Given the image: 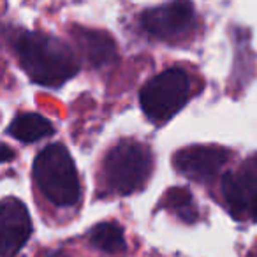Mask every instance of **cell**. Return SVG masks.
Here are the masks:
<instances>
[{
	"instance_id": "8992f818",
	"label": "cell",
	"mask_w": 257,
	"mask_h": 257,
	"mask_svg": "<svg viewBox=\"0 0 257 257\" xmlns=\"http://www.w3.org/2000/svg\"><path fill=\"white\" fill-rule=\"evenodd\" d=\"M194 8L189 0H175L169 4L148 9L141 16V25L157 39H173L192 27Z\"/></svg>"
},
{
	"instance_id": "ba28073f",
	"label": "cell",
	"mask_w": 257,
	"mask_h": 257,
	"mask_svg": "<svg viewBox=\"0 0 257 257\" xmlns=\"http://www.w3.org/2000/svg\"><path fill=\"white\" fill-rule=\"evenodd\" d=\"M229 152L220 147H189L175 155V168L197 182L211 180L227 162Z\"/></svg>"
},
{
	"instance_id": "9c48e42d",
	"label": "cell",
	"mask_w": 257,
	"mask_h": 257,
	"mask_svg": "<svg viewBox=\"0 0 257 257\" xmlns=\"http://www.w3.org/2000/svg\"><path fill=\"white\" fill-rule=\"evenodd\" d=\"M72 36H74V41L81 53L93 67H102V65L111 64L116 57L114 39H111L107 34L100 32V30L74 29Z\"/></svg>"
},
{
	"instance_id": "4fadbf2b",
	"label": "cell",
	"mask_w": 257,
	"mask_h": 257,
	"mask_svg": "<svg viewBox=\"0 0 257 257\" xmlns=\"http://www.w3.org/2000/svg\"><path fill=\"white\" fill-rule=\"evenodd\" d=\"M2 152H4V154H2V161L4 162L11 161V159L15 157V154H13V150L8 147V145H2Z\"/></svg>"
},
{
	"instance_id": "52a82bcc",
	"label": "cell",
	"mask_w": 257,
	"mask_h": 257,
	"mask_svg": "<svg viewBox=\"0 0 257 257\" xmlns=\"http://www.w3.org/2000/svg\"><path fill=\"white\" fill-rule=\"evenodd\" d=\"M2 224V257H16L32 234V220L27 206L20 199H4L0 211Z\"/></svg>"
},
{
	"instance_id": "8fae6325",
	"label": "cell",
	"mask_w": 257,
	"mask_h": 257,
	"mask_svg": "<svg viewBox=\"0 0 257 257\" xmlns=\"http://www.w3.org/2000/svg\"><path fill=\"white\" fill-rule=\"evenodd\" d=\"M90 241L93 246L107 253H120L127 248L123 231L114 222H102V224L95 225L90 232Z\"/></svg>"
},
{
	"instance_id": "3957f363",
	"label": "cell",
	"mask_w": 257,
	"mask_h": 257,
	"mask_svg": "<svg viewBox=\"0 0 257 257\" xmlns=\"http://www.w3.org/2000/svg\"><path fill=\"white\" fill-rule=\"evenodd\" d=\"M152 173V155L145 145L136 141H120L106 155L104 175L113 192L128 196L147 183Z\"/></svg>"
},
{
	"instance_id": "7c38bea8",
	"label": "cell",
	"mask_w": 257,
	"mask_h": 257,
	"mask_svg": "<svg viewBox=\"0 0 257 257\" xmlns=\"http://www.w3.org/2000/svg\"><path fill=\"white\" fill-rule=\"evenodd\" d=\"M166 203L171 208H176V210H183L182 215L185 217L187 208L192 203V197H190V192L187 189H182V187H175L171 189L168 194H166Z\"/></svg>"
},
{
	"instance_id": "30bf717a",
	"label": "cell",
	"mask_w": 257,
	"mask_h": 257,
	"mask_svg": "<svg viewBox=\"0 0 257 257\" xmlns=\"http://www.w3.org/2000/svg\"><path fill=\"white\" fill-rule=\"evenodd\" d=\"M8 133L22 143H36V141L51 136L55 133V128L51 121L41 114L22 113L11 121Z\"/></svg>"
},
{
	"instance_id": "6da1fadb",
	"label": "cell",
	"mask_w": 257,
	"mask_h": 257,
	"mask_svg": "<svg viewBox=\"0 0 257 257\" xmlns=\"http://www.w3.org/2000/svg\"><path fill=\"white\" fill-rule=\"evenodd\" d=\"M15 48L23 71L37 85L60 86L79 69L71 48L46 34L23 32Z\"/></svg>"
},
{
	"instance_id": "5b68a950",
	"label": "cell",
	"mask_w": 257,
	"mask_h": 257,
	"mask_svg": "<svg viewBox=\"0 0 257 257\" xmlns=\"http://www.w3.org/2000/svg\"><path fill=\"white\" fill-rule=\"evenodd\" d=\"M222 194L234 218H257V155L222 176Z\"/></svg>"
},
{
	"instance_id": "7a4b0ae2",
	"label": "cell",
	"mask_w": 257,
	"mask_h": 257,
	"mask_svg": "<svg viewBox=\"0 0 257 257\" xmlns=\"http://www.w3.org/2000/svg\"><path fill=\"white\" fill-rule=\"evenodd\" d=\"M34 180L50 203L67 208L79 199V178L67 148L53 143L39 152L34 161Z\"/></svg>"
},
{
	"instance_id": "277c9868",
	"label": "cell",
	"mask_w": 257,
	"mask_h": 257,
	"mask_svg": "<svg viewBox=\"0 0 257 257\" xmlns=\"http://www.w3.org/2000/svg\"><path fill=\"white\" fill-rule=\"evenodd\" d=\"M190 79L182 69H168L152 78L140 92V104L152 121L175 116L189 100Z\"/></svg>"
}]
</instances>
